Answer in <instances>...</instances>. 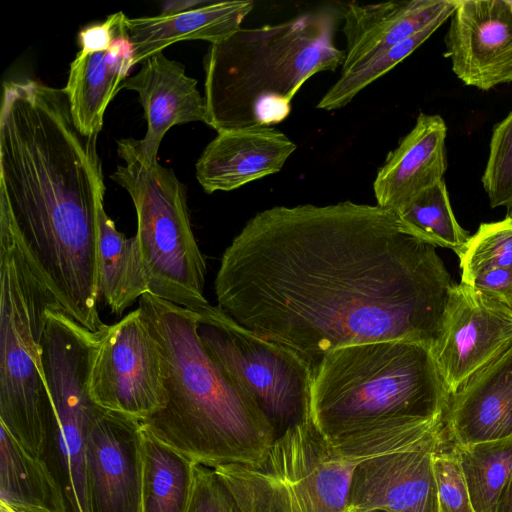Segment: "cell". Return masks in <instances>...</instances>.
I'll return each mask as SVG.
<instances>
[{
  "label": "cell",
  "mask_w": 512,
  "mask_h": 512,
  "mask_svg": "<svg viewBox=\"0 0 512 512\" xmlns=\"http://www.w3.org/2000/svg\"><path fill=\"white\" fill-rule=\"evenodd\" d=\"M451 15H443L417 34L341 68L339 79L327 90L316 107L331 111L349 104L361 90L423 44Z\"/></svg>",
  "instance_id": "4316f807"
},
{
  "label": "cell",
  "mask_w": 512,
  "mask_h": 512,
  "mask_svg": "<svg viewBox=\"0 0 512 512\" xmlns=\"http://www.w3.org/2000/svg\"><path fill=\"white\" fill-rule=\"evenodd\" d=\"M456 447L474 512H495L512 475V436Z\"/></svg>",
  "instance_id": "484cf974"
},
{
  "label": "cell",
  "mask_w": 512,
  "mask_h": 512,
  "mask_svg": "<svg viewBox=\"0 0 512 512\" xmlns=\"http://www.w3.org/2000/svg\"><path fill=\"white\" fill-rule=\"evenodd\" d=\"M296 144L273 127L220 132L196 163L207 193L231 191L280 171Z\"/></svg>",
  "instance_id": "ac0fdd59"
},
{
  "label": "cell",
  "mask_w": 512,
  "mask_h": 512,
  "mask_svg": "<svg viewBox=\"0 0 512 512\" xmlns=\"http://www.w3.org/2000/svg\"><path fill=\"white\" fill-rule=\"evenodd\" d=\"M495 512H512V475L501 491Z\"/></svg>",
  "instance_id": "836d02e7"
},
{
  "label": "cell",
  "mask_w": 512,
  "mask_h": 512,
  "mask_svg": "<svg viewBox=\"0 0 512 512\" xmlns=\"http://www.w3.org/2000/svg\"><path fill=\"white\" fill-rule=\"evenodd\" d=\"M89 392L102 409L138 421L164 406L163 357L139 308L100 329Z\"/></svg>",
  "instance_id": "8fae6325"
},
{
  "label": "cell",
  "mask_w": 512,
  "mask_h": 512,
  "mask_svg": "<svg viewBox=\"0 0 512 512\" xmlns=\"http://www.w3.org/2000/svg\"><path fill=\"white\" fill-rule=\"evenodd\" d=\"M481 182L492 208L512 205V110L493 127Z\"/></svg>",
  "instance_id": "f546056e"
},
{
  "label": "cell",
  "mask_w": 512,
  "mask_h": 512,
  "mask_svg": "<svg viewBox=\"0 0 512 512\" xmlns=\"http://www.w3.org/2000/svg\"><path fill=\"white\" fill-rule=\"evenodd\" d=\"M368 512H378V511H368Z\"/></svg>",
  "instance_id": "8d00e7d4"
},
{
  "label": "cell",
  "mask_w": 512,
  "mask_h": 512,
  "mask_svg": "<svg viewBox=\"0 0 512 512\" xmlns=\"http://www.w3.org/2000/svg\"><path fill=\"white\" fill-rule=\"evenodd\" d=\"M0 503L15 512H69L64 491L43 457L0 425Z\"/></svg>",
  "instance_id": "603a6c76"
},
{
  "label": "cell",
  "mask_w": 512,
  "mask_h": 512,
  "mask_svg": "<svg viewBox=\"0 0 512 512\" xmlns=\"http://www.w3.org/2000/svg\"><path fill=\"white\" fill-rule=\"evenodd\" d=\"M447 126L439 115L420 113L412 130L378 169L373 191L378 206L398 212L425 189L443 180L447 169Z\"/></svg>",
  "instance_id": "d6986e66"
},
{
  "label": "cell",
  "mask_w": 512,
  "mask_h": 512,
  "mask_svg": "<svg viewBox=\"0 0 512 512\" xmlns=\"http://www.w3.org/2000/svg\"><path fill=\"white\" fill-rule=\"evenodd\" d=\"M458 0L390 1L342 10L345 60L341 68L389 48L426 28L443 15L452 14Z\"/></svg>",
  "instance_id": "ffe728a7"
},
{
  "label": "cell",
  "mask_w": 512,
  "mask_h": 512,
  "mask_svg": "<svg viewBox=\"0 0 512 512\" xmlns=\"http://www.w3.org/2000/svg\"><path fill=\"white\" fill-rule=\"evenodd\" d=\"M444 41L465 85L490 90L512 82V0H458Z\"/></svg>",
  "instance_id": "5bb4252c"
},
{
  "label": "cell",
  "mask_w": 512,
  "mask_h": 512,
  "mask_svg": "<svg viewBox=\"0 0 512 512\" xmlns=\"http://www.w3.org/2000/svg\"><path fill=\"white\" fill-rule=\"evenodd\" d=\"M511 341L512 313L466 284H454L431 349L450 394Z\"/></svg>",
  "instance_id": "7c38bea8"
},
{
  "label": "cell",
  "mask_w": 512,
  "mask_h": 512,
  "mask_svg": "<svg viewBox=\"0 0 512 512\" xmlns=\"http://www.w3.org/2000/svg\"><path fill=\"white\" fill-rule=\"evenodd\" d=\"M448 436L358 463L351 478L347 512H439L433 453Z\"/></svg>",
  "instance_id": "9a60e30c"
},
{
  "label": "cell",
  "mask_w": 512,
  "mask_h": 512,
  "mask_svg": "<svg viewBox=\"0 0 512 512\" xmlns=\"http://www.w3.org/2000/svg\"><path fill=\"white\" fill-rule=\"evenodd\" d=\"M133 65V47L127 32L105 51L77 53L63 89L74 123L82 134H99L106 108Z\"/></svg>",
  "instance_id": "7402d4cb"
},
{
  "label": "cell",
  "mask_w": 512,
  "mask_h": 512,
  "mask_svg": "<svg viewBox=\"0 0 512 512\" xmlns=\"http://www.w3.org/2000/svg\"><path fill=\"white\" fill-rule=\"evenodd\" d=\"M141 424L102 409L85 447V480L90 512H141Z\"/></svg>",
  "instance_id": "4fadbf2b"
},
{
  "label": "cell",
  "mask_w": 512,
  "mask_h": 512,
  "mask_svg": "<svg viewBox=\"0 0 512 512\" xmlns=\"http://www.w3.org/2000/svg\"><path fill=\"white\" fill-rule=\"evenodd\" d=\"M97 137L76 127L64 89L31 79L4 82L0 222L65 312L94 332L105 325L97 273L105 185Z\"/></svg>",
  "instance_id": "7a4b0ae2"
},
{
  "label": "cell",
  "mask_w": 512,
  "mask_h": 512,
  "mask_svg": "<svg viewBox=\"0 0 512 512\" xmlns=\"http://www.w3.org/2000/svg\"><path fill=\"white\" fill-rule=\"evenodd\" d=\"M141 512H186L195 462L141 427Z\"/></svg>",
  "instance_id": "d4e9b609"
},
{
  "label": "cell",
  "mask_w": 512,
  "mask_h": 512,
  "mask_svg": "<svg viewBox=\"0 0 512 512\" xmlns=\"http://www.w3.org/2000/svg\"><path fill=\"white\" fill-rule=\"evenodd\" d=\"M121 88L138 93L147 120L143 139L135 140L140 155L156 163L161 141L174 125L188 122L206 123V102L197 89V80L189 77L178 61L163 52L141 62L139 71L126 78Z\"/></svg>",
  "instance_id": "e0dca14e"
},
{
  "label": "cell",
  "mask_w": 512,
  "mask_h": 512,
  "mask_svg": "<svg viewBox=\"0 0 512 512\" xmlns=\"http://www.w3.org/2000/svg\"><path fill=\"white\" fill-rule=\"evenodd\" d=\"M342 10L330 6L287 21L240 28L204 57L206 124L218 133L273 127L314 74L342 67L334 38Z\"/></svg>",
  "instance_id": "277c9868"
},
{
  "label": "cell",
  "mask_w": 512,
  "mask_h": 512,
  "mask_svg": "<svg viewBox=\"0 0 512 512\" xmlns=\"http://www.w3.org/2000/svg\"><path fill=\"white\" fill-rule=\"evenodd\" d=\"M0 512H15V511L12 510L11 508H9L8 506L0 503Z\"/></svg>",
  "instance_id": "e575fe53"
},
{
  "label": "cell",
  "mask_w": 512,
  "mask_h": 512,
  "mask_svg": "<svg viewBox=\"0 0 512 512\" xmlns=\"http://www.w3.org/2000/svg\"><path fill=\"white\" fill-rule=\"evenodd\" d=\"M99 334L100 330L85 328L57 305L48 311L41 340L42 369L54 411L46 462L62 486L69 512H90L85 447L90 427L102 410L89 392L91 357Z\"/></svg>",
  "instance_id": "9c48e42d"
},
{
  "label": "cell",
  "mask_w": 512,
  "mask_h": 512,
  "mask_svg": "<svg viewBox=\"0 0 512 512\" xmlns=\"http://www.w3.org/2000/svg\"><path fill=\"white\" fill-rule=\"evenodd\" d=\"M449 389L431 349L381 340L329 352L312 374L310 419L330 443L446 415Z\"/></svg>",
  "instance_id": "5b68a950"
},
{
  "label": "cell",
  "mask_w": 512,
  "mask_h": 512,
  "mask_svg": "<svg viewBox=\"0 0 512 512\" xmlns=\"http://www.w3.org/2000/svg\"><path fill=\"white\" fill-rule=\"evenodd\" d=\"M396 214L416 237L456 254L470 238L454 216L444 179L419 193Z\"/></svg>",
  "instance_id": "83f0119b"
},
{
  "label": "cell",
  "mask_w": 512,
  "mask_h": 512,
  "mask_svg": "<svg viewBox=\"0 0 512 512\" xmlns=\"http://www.w3.org/2000/svg\"><path fill=\"white\" fill-rule=\"evenodd\" d=\"M97 273L101 296L110 311L121 316L141 296L149 293L135 236L127 238L116 229L104 205L98 214Z\"/></svg>",
  "instance_id": "cb8c5ba5"
},
{
  "label": "cell",
  "mask_w": 512,
  "mask_h": 512,
  "mask_svg": "<svg viewBox=\"0 0 512 512\" xmlns=\"http://www.w3.org/2000/svg\"><path fill=\"white\" fill-rule=\"evenodd\" d=\"M124 164L111 175L130 195L137 215L135 238L149 294L198 312L204 296L206 261L196 242L186 189L174 171L140 155L135 139H121Z\"/></svg>",
  "instance_id": "52a82bcc"
},
{
  "label": "cell",
  "mask_w": 512,
  "mask_h": 512,
  "mask_svg": "<svg viewBox=\"0 0 512 512\" xmlns=\"http://www.w3.org/2000/svg\"><path fill=\"white\" fill-rule=\"evenodd\" d=\"M446 427L457 446L512 436V341L450 394Z\"/></svg>",
  "instance_id": "2e32d148"
},
{
  "label": "cell",
  "mask_w": 512,
  "mask_h": 512,
  "mask_svg": "<svg viewBox=\"0 0 512 512\" xmlns=\"http://www.w3.org/2000/svg\"><path fill=\"white\" fill-rule=\"evenodd\" d=\"M127 19L120 11L109 15L103 22L82 28L78 35L80 51L93 53L109 49L118 37L127 32Z\"/></svg>",
  "instance_id": "d6a6232c"
},
{
  "label": "cell",
  "mask_w": 512,
  "mask_h": 512,
  "mask_svg": "<svg viewBox=\"0 0 512 512\" xmlns=\"http://www.w3.org/2000/svg\"><path fill=\"white\" fill-rule=\"evenodd\" d=\"M198 314L209 357L260 408L276 438L310 419L312 372L303 360L241 327L217 306L209 303Z\"/></svg>",
  "instance_id": "30bf717a"
},
{
  "label": "cell",
  "mask_w": 512,
  "mask_h": 512,
  "mask_svg": "<svg viewBox=\"0 0 512 512\" xmlns=\"http://www.w3.org/2000/svg\"><path fill=\"white\" fill-rule=\"evenodd\" d=\"M142 316L164 364V406L139 421L155 438L198 464L255 465L276 436L255 402L233 385L206 352L198 312L149 293Z\"/></svg>",
  "instance_id": "3957f363"
},
{
  "label": "cell",
  "mask_w": 512,
  "mask_h": 512,
  "mask_svg": "<svg viewBox=\"0 0 512 512\" xmlns=\"http://www.w3.org/2000/svg\"><path fill=\"white\" fill-rule=\"evenodd\" d=\"M253 6L251 0L203 1L174 14L128 18L133 63H141L180 41L205 40L211 44L222 41L241 28Z\"/></svg>",
  "instance_id": "44dd1931"
},
{
  "label": "cell",
  "mask_w": 512,
  "mask_h": 512,
  "mask_svg": "<svg viewBox=\"0 0 512 512\" xmlns=\"http://www.w3.org/2000/svg\"><path fill=\"white\" fill-rule=\"evenodd\" d=\"M360 462L331 445L308 419L275 438L260 463L212 469L237 512H347Z\"/></svg>",
  "instance_id": "ba28073f"
},
{
  "label": "cell",
  "mask_w": 512,
  "mask_h": 512,
  "mask_svg": "<svg viewBox=\"0 0 512 512\" xmlns=\"http://www.w3.org/2000/svg\"><path fill=\"white\" fill-rule=\"evenodd\" d=\"M461 278L492 269H512V221L482 223L457 253Z\"/></svg>",
  "instance_id": "f1b7e54d"
},
{
  "label": "cell",
  "mask_w": 512,
  "mask_h": 512,
  "mask_svg": "<svg viewBox=\"0 0 512 512\" xmlns=\"http://www.w3.org/2000/svg\"><path fill=\"white\" fill-rule=\"evenodd\" d=\"M57 305L15 233L0 222V425L38 457L54 417L41 340Z\"/></svg>",
  "instance_id": "8992f818"
},
{
  "label": "cell",
  "mask_w": 512,
  "mask_h": 512,
  "mask_svg": "<svg viewBox=\"0 0 512 512\" xmlns=\"http://www.w3.org/2000/svg\"><path fill=\"white\" fill-rule=\"evenodd\" d=\"M439 512H474L456 445L444 438L433 453Z\"/></svg>",
  "instance_id": "4dcf8cb0"
},
{
  "label": "cell",
  "mask_w": 512,
  "mask_h": 512,
  "mask_svg": "<svg viewBox=\"0 0 512 512\" xmlns=\"http://www.w3.org/2000/svg\"><path fill=\"white\" fill-rule=\"evenodd\" d=\"M453 286L436 247L395 212L349 200L258 212L225 249L214 282L223 313L312 374L344 346L432 349Z\"/></svg>",
  "instance_id": "6da1fadb"
},
{
  "label": "cell",
  "mask_w": 512,
  "mask_h": 512,
  "mask_svg": "<svg viewBox=\"0 0 512 512\" xmlns=\"http://www.w3.org/2000/svg\"><path fill=\"white\" fill-rule=\"evenodd\" d=\"M507 219L512 221V205L507 208L506 217Z\"/></svg>",
  "instance_id": "d590c367"
},
{
  "label": "cell",
  "mask_w": 512,
  "mask_h": 512,
  "mask_svg": "<svg viewBox=\"0 0 512 512\" xmlns=\"http://www.w3.org/2000/svg\"><path fill=\"white\" fill-rule=\"evenodd\" d=\"M186 512H237L213 469L195 464L190 500Z\"/></svg>",
  "instance_id": "1f68e13d"
}]
</instances>
